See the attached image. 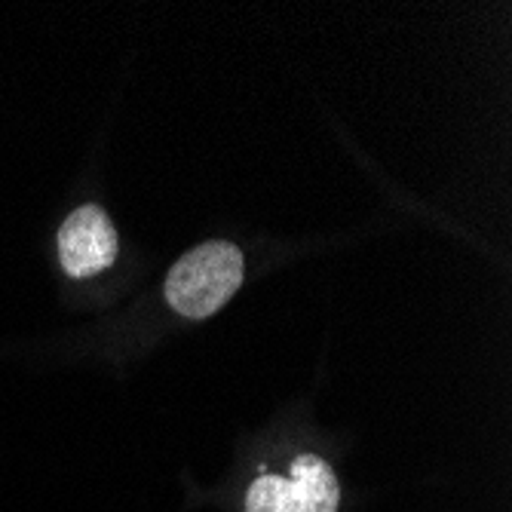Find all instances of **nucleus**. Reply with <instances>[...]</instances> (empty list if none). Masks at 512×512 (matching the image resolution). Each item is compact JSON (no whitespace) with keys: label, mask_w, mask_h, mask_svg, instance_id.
<instances>
[{"label":"nucleus","mask_w":512,"mask_h":512,"mask_svg":"<svg viewBox=\"0 0 512 512\" xmlns=\"http://www.w3.org/2000/svg\"><path fill=\"white\" fill-rule=\"evenodd\" d=\"M117 258V230L99 206H80L59 230V261L71 279L96 276Z\"/></svg>","instance_id":"7ed1b4c3"},{"label":"nucleus","mask_w":512,"mask_h":512,"mask_svg":"<svg viewBox=\"0 0 512 512\" xmlns=\"http://www.w3.org/2000/svg\"><path fill=\"white\" fill-rule=\"evenodd\" d=\"M341 488L319 454H298L289 476H261L246 494V512H338Z\"/></svg>","instance_id":"f03ea898"},{"label":"nucleus","mask_w":512,"mask_h":512,"mask_svg":"<svg viewBox=\"0 0 512 512\" xmlns=\"http://www.w3.org/2000/svg\"><path fill=\"white\" fill-rule=\"evenodd\" d=\"M243 286V252L234 243H203L166 276V301L188 319L218 313Z\"/></svg>","instance_id":"f257e3e1"}]
</instances>
